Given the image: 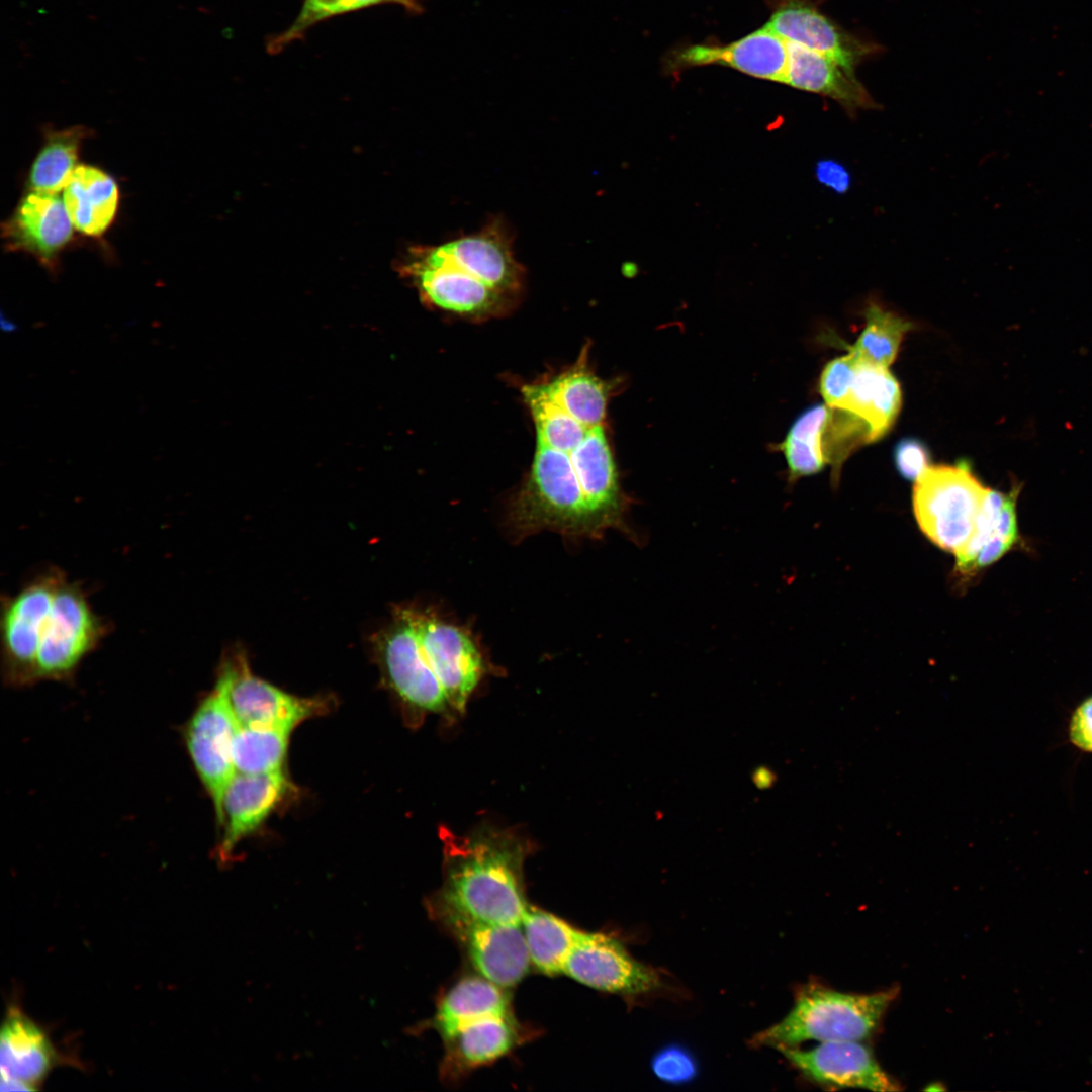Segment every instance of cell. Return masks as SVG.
Wrapping results in <instances>:
<instances>
[{
	"label": "cell",
	"mask_w": 1092,
	"mask_h": 1092,
	"mask_svg": "<svg viewBox=\"0 0 1092 1092\" xmlns=\"http://www.w3.org/2000/svg\"><path fill=\"white\" fill-rule=\"evenodd\" d=\"M514 239L508 221L492 216L478 231L408 247L397 270L434 307L469 317L500 314L517 303L525 285Z\"/></svg>",
	"instance_id": "1"
},
{
	"label": "cell",
	"mask_w": 1092,
	"mask_h": 1092,
	"mask_svg": "<svg viewBox=\"0 0 1092 1092\" xmlns=\"http://www.w3.org/2000/svg\"><path fill=\"white\" fill-rule=\"evenodd\" d=\"M103 632L84 593L56 570L44 573L8 598L3 608L6 678L13 685L63 679L96 647Z\"/></svg>",
	"instance_id": "2"
},
{
	"label": "cell",
	"mask_w": 1092,
	"mask_h": 1092,
	"mask_svg": "<svg viewBox=\"0 0 1092 1092\" xmlns=\"http://www.w3.org/2000/svg\"><path fill=\"white\" fill-rule=\"evenodd\" d=\"M394 685L416 711L460 713L488 672L474 632L432 608H397L388 642Z\"/></svg>",
	"instance_id": "3"
},
{
	"label": "cell",
	"mask_w": 1092,
	"mask_h": 1092,
	"mask_svg": "<svg viewBox=\"0 0 1092 1092\" xmlns=\"http://www.w3.org/2000/svg\"><path fill=\"white\" fill-rule=\"evenodd\" d=\"M444 882L431 904L471 918L522 925L529 906L524 894V844L510 833L482 828L457 835L446 828Z\"/></svg>",
	"instance_id": "4"
},
{
	"label": "cell",
	"mask_w": 1092,
	"mask_h": 1092,
	"mask_svg": "<svg viewBox=\"0 0 1092 1092\" xmlns=\"http://www.w3.org/2000/svg\"><path fill=\"white\" fill-rule=\"evenodd\" d=\"M898 988L872 993L842 992L818 982L799 988L790 1012L752 1038L757 1046H798L819 1042L863 1041L874 1034Z\"/></svg>",
	"instance_id": "5"
},
{
	"label": "cell",
	"mask_w": 1092,
	"mask_h": 1092,
	"mask_svg": "<svg viewBox=\"0 0 1092 1092\" xmlns=\"http://www.w3.org/2000/svg\"><path fill=\"white\" fill-rule=\"evenodd\" d=\"M988 488L969 463L929 465L914 481L912 503L922 533L957 554L970 540Z\"/></svg>",
	"instance_id": "6"
},
{
	"label": "cell",
	"mask_w": 1092,
	"mask_h": 1092,
	"mask_svg": "<svg viewBox=\"0 0 1092 1092\" xmlns=\"http://www.w3.org/2000/svg\"><path fill=\"white\" fill-rule=\"evenodd\" d=\"M862 445V432L848 412L815 404L801 414L780 444L791 480L819 473L831 466V480L838 485L843 463Z\"/></svg>",
	"instance_id": "7"
},
{
	"label": "cell",
	"mask_w": 1092,
	"mask_h": 1092,
	"mask_svg": "<svg viewBox=\"0 0 1092 1092\" xmlns=\"http://www.w3.org/2000/svg\"><path fill=\"white\" fill-rule=\"evenodd\" d=\"M430 908L481 977L502 988L525 977L532 963L522 925L484 922L437 904Z\"/></svg>",
	"instance_id": "8"
},
{
	"label": "cell",
	"mask_w": 1092,
	"mask_h": 1092,
	"mask_svg": "<svg viewBox=\"0 0 1092 1092\" xmlns=\"http://www.w3.org/2000/svg\"><path fill=\"white\" fill-rule=\"evenodd\" d=\"M216 681L223 687L240 726L292 731L327 709L324 700L290 695L255 676L241 653L225 659Z\"/></svg>",
	"instance_id": "9"
},
{
	"label": "cell",
	"mask_w": 1092,
	"mask_h": 1092,
	"mask_svg": "<svg viewBox=\"0 0 1092 1092\" xmlns=\"http://www.w3.org/2000/svg\"><path fill=\"white\" fill-rule=\"evenodd\" d=\"M239 727L225 691L216 681L214 689L199 704L185 729L189 755L211 797L217 820L224 791L236 774L232 748Z\"/></svg>",
	"instance_id": "10"
},
{
	"label": "cell",
	"mask_w": 1092,
	"mask_h": 1092,
	"mask_svg": "<svg viewBox=\"0 0 1092 1092\" xmlns=\"http://www.w3.org/2000/svg\"><path fill=\"white\" fill-rule=\"evenodd\" d=\"M562 973L597 990L639 996L662 986L659 974L635 960L617 939L577 929Z\"/></svg>",
	"instance_id": "11"
},
{
	"label": "cell",
	"mask_w": 1092,
	"mask_h": 1092,
	"mask_svg": "<svg viewBox=\"0 0 1092 1092\" xmlns=\"http://www.w3.org/2000/svg\"><path fill=\"white\" fill-rule=\"evenodd\" d=\"M824 400L829 406L849 411L864 420L875 442L895 423L902 405V392L889 368L848 352L832 372Z\"/></svg>",
	"instance_id": "12"
},
{
	"label": "cell",
	"mask_w": 1092,
	"mask_h": 1092,
	"mask_svg": "<svg viewBox=\"0 0 1092 1092\" xmlns=\"http://www.w3.org/2000/svg\"><path fill=\"white\" fill-rule=\"evenodd\" d=\"M809 1081L827 1088H859L878 1092L901 1090L872 1050L856 1040L820 1042L812 1049H777Z\"/></svg>",
	"instance_id": "13"
},
{
	"label": "cell",
	"mask_w": 1092,
	"mask_h": 1092,
	"mask_svg": "<svg viewBox=\"0 0 1092 1092\" xmlns=\"http://www.w3.org/2000/svg\"><path fill=\"white\" fill-rule=\"evenodd\" d=\"M289 791L290 783L282 769L234 775L224 791L217 820L223 828L216 849L221 862L232 858L239 842L265 822Z\"/></svg>",
	"instance_id": "14"
},
{
	"label": "cell",
	"mask_w": 1092,
	"mask_h": 1092,
	"mask_svg": "<svg viewBox=\"0 0 1092 1092\" xmlns=\"http://www.w3.org/2000/svg\"><path fill=\"white\" fill-rule=\"evenodd\" d=\"M74 229L63 200L54 194L30 191L3 224L2 235L9 250L28 253L54 268L72 241Z\"/></svg>",
	"instance_id": "15"
},
{
	"label": "cell",
	"mask_w": 1092,
	"mask_h": 1092,
	"mask_svg": "<svg viewBox=\"0 0 1092 1092\" xmlns=\"http://www.w3.org/2000/svg\"><path fill=\"white\" fill-rule=\"evenodd\" d=\"M766 26L784 40L822 54L853 73L875 51L873 44L842 31L816 8L800 1L780 7Z\"/></svg>",
	"instance_id": "16"
},
{
	"label": "cell",
	"mask_w": 1092,
	"mask_h": 1092,
	"mask_svg": "<svg viewBox=\"0 0 1092 1092\" xmlns=\"http://www.w3.org/2000/svg\"><path fill=\"white\" fill-rule=\"evenodd\" d=\"M1 1077L19 1081L32 1092L58 1064L49 1035L16 1004H10L0 1033Z\"/></svg>",
	"instance_id": "17"
},
{
	"label": "cell",
	"mask_w": 1092,
	"mask_h": 1092,
	"mask_svg": "<svg viewBox=\"0 0 1092 1092\" xmlns=\"http://www.w3.org/2000/svg\"><path fill=\"white\" fill-rule=\"evenodd\" d=\"M678 66L719 64L747 75L784 83L788 67L787 41L766 25L726 47L693 46L676 57Z\"/></svg>",
	"instance_id": "18"
},
{
	"label": "cell",
	"mask_w": 1092,
	"mask_h": 1092,
	"mask_svg": "<svg viewBox=\"0 0 1092 1092\" xmlns=\"http://www.w3.org/2000/svg\"><path fill=\"white\" fill-rule=\"evenodd\" d=\"M787 50L788 67L785 84L830 97L850 112L875 106V102L857 80L855 73L846 70L834 60L801 44L787 41Z\"/></svg>",
	"instance_id": "19"
},
{
	"label": "cell",
	"mask_w": 1092,
	"mask_h": 1092,
	"mask_svg": "<svg viewBox=\"0 0 1092 1092\" xmlns=\"http://www.w3.org/2000/svg\"><path fill=\"white\" fill-rule=\"evenodd\" d=\"M63 201L77 231L99 237L110 228L117 213L118 185L102 169L81 164L64 189Z\"/></svg>",
	"instance_id": "20"
},
{
	"label": "cell",
	"mask_w": 1092,
	"mask_h": 1092,
	"mask_svg": "<svg viewBox=\"0 0 1092 1092\" xmlns=\"http://www.w3.org/2000/svg\"><path fill=\"white\" fill-rule=\"evenodd\" d=\"M503 989L481 976L461 980L438 1005L434 1027L447 1041L476 1021L512 1015Z\"/></svg>",
	"instance_id": "21"
},
{
	"label": "cell",
	"mask_w": 1092,
	"mask_h": 1092,
	"mask_svg": "<svg viewBox=\"0 0 1092 1092\" xmlns=\"http://www.w3.org/2000/svg\"><path fill=\"white\" fill-rule=\"evenodd\" d=\"M86 128L74 126L48 131L28 172L30 191L57 195L65 189L78 164Z\"/></svg>",
	"instance_id": "22"
},
{
	"label": "cell",
	"mask_w": 1092,
	"mask_h": 1092,
	"mask_svg": "<svg viewBox=\"0 0 1092 1092\" xmlns=\"http://www.w3.org/2000/svg\"><path fill=\"white\" fill-rule=\"evenodd\" d=\"M549 396L568 414L587 426L604 425L607 413V385L581 362L541 383Z\"/></svg>",
	"instance_id": "23"
},
{
	"label": "cell",
	"mask_w": 1092,
	"mask_h": 1092,
	"mask_svg": "<svg viewBox=\"0 0 1092 1092\" xmlns=\"http://www.w3.org/2000/svg\"><path fill=\"white\" fill-rule=\"evenodd\" d=\"M522 927L531 963L548 975L562 973L577 929L553 914L530 905L523 916Z\"/></svg>",
	"instance_id": "24"
},
{
	"label": "cell",
	"mask_w": 1092,
	"mask_h": 1092,
	"mask_svg": "<svg viewBox=\"0 0 1092 1092\" xmlns=\"http://www.w3.org/2000/svg\"><path fill=\"white\" fill-rule=\"evenodd\" d=\"M518 1041L512 1015L481 1019L462 1028L452 1038V1057L462 1068L486 1064L511 1051Z\"/></svg>",
	"instance_id": "25"
},
{
	"label": "cell",
	"mask_w": 1092,
	"mask_h": 1092,
	"mask_svg": "<svg viewBox=\"0 0 1092 1092\" xmlns=\"http://www.w3.org/2000/svg\"><path fill=\"white\" fill-rule=\"evenodd\" d=\"M290 733L281 728L240 726L232 748L236 772L261 775L281 770Z\"/></svg>",
	"instance_id": "26"
},
{
	"label": "cell",
	"mask_w": 1092,
	"mask_h": 1092,
	"mask_svg": "<svg viewBox=\"0 0 1092 1092\" xmlns=\"http://www.w3.org/2000/svg\"><path fill=\"white\" fill-rule=\"evenodd\" d=\"M864 317V328L856 342L848 347V352L863 361L889 368L898 355L904 336L913 325L875 302L869 303Z\"/></svg>",
	"instance_id": "27"
},
{
	"label": "cell",
	"mask_w": 1092,
	"mask_h": 1092,
	"mask_svg": "<svg viewBox=\"0 0 1092 1092\" xmlns=\"http://www.w3.org/2000/svg\"><path fill=\"white\" fill-rule=\"evenodd\" d=\"M382 4H396L411 13H420V0H303L300 11L290 26L267 43L270 54H277L304 34L315 24L334 16Z\"/></svg>",
	"instance_id": "28"
},
{
	"label": "cell",
	"mask_w": 1092,
	"mask_h": 1092,
	"mask_svg": "<svg viewBox=\"0 0 1092 1092\" xmlns=\"http://www.w3.org/2000/svg\"><path fill=\"white\" fill-rule=\"evenodd\" d=\"M1006 494L988 488L980 508L974 532L965 547L956 554L954 576L963 584L970 578L973 563L987 540L992 535L999 519Z\"/></svg>",
	"instance_id": "29"
},
{
	"label": "cell",
	"mask_w": 1092,
	"mask_h": 1092,
	"mask_svg": "<svg viewBox=\"0 0 1092 1092\" xmlns=\"http://www.w3.org/2000/svg\"><path fill=\"white\" fill-rule=\"evenodd\" d=\"M1017 491L1006 494L996 527L980 549L971 569V575L999 560L1018 540L1016 516Z\"/></svg>",
	"instance_id": "30"
},
{
	"label": "cell",
	"mask_w": 1092,
	"mask_h": 1092,
	"mask_svg": "<svg viewBox=\"0 0 1092 1092\" xmlns=\"http://www.w3.org/2000/svg\"><path fill=\"white\" fill-rule=\"evenodd\" d=\"M651 1067L657 1078L671 1084L690 1082L698 1069L691 1053L678 1045H669L656 1053Z\"/></svg>",
	"instance_id": "31"
},
{
	"label": "cell",
	"mask_w": 1092,
	"mask_h": 1092,
	"mask_svg": "<svg viewBox=\"0 0 1092 1092\" xmlns=\"http://www.w3.org/2000/svg\"><path fill=\"white\" fill-rule=\"evenodd\" d=\"M893 460L901 477L915 481L930 465V451L917 438H903L894 447Z\"/></svg>",
	"instance_id": "32"
},
{
	"label": "cell",
	"mask_w": 1092,
	"mask_h": 1092,
	"mask_svg": "<svg viewBox=\"0 0 1092 1092\" xmlns=\"http://www.w3.org/2000/svg\"><path fill=\"white\" fill-rule=\"evenodd\" d=\"M1070 739L1080 749L1092 752V696L1074 712L1070 723Z\"/></svg>",
	"instance_id": "33"
},
{
	"label": "cell",
	"mask_w": 1092,
	"mask_h": 1092,
	"mask_svg": "<svg viewBox=\"0 0 1092 1092\" xmlns=\"http://www.w3.org/2000/svg\"><path fill=\"white\" fill-rule=\"evenodd\" d=\"M815 175L819 183L838 194H844L851 186L849 171L839 162L824 159L817 162Z\"/></svg>",
	"instance_id": "34"
}]
</instances>
